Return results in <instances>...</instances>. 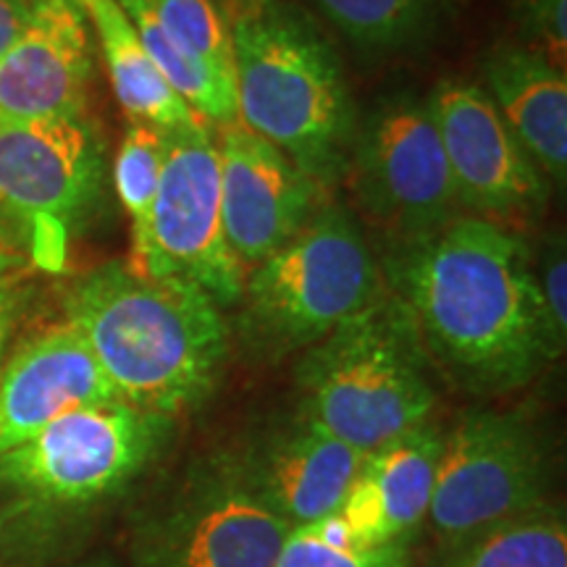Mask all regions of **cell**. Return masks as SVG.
I'll use <instances>...</instances> for the list:
<instances>
[{
  "mask_svg": "<svg viewBox=\"0 0 567 567\" xmlns=\"http://www.w3.org/2000/svg\"><path fill=\"white\" fill-rule=\"evenodd\" d=\"M528 255L520 234L465 213L389 255L392 292L431 365L467 392H515L549 363Z\"/></svg>",
  "mask_w": 567,
  "mask_h": 567,
  "instance_id": "1",
  "label": "cell"
},
{
  "mask_svg": "<svg viewBox=\"0 0 567 567\" xmlns=\"http://www.w3.org/2000/svg\"><path fill=\"white\" fill-rule=\"evenodd\" d=\"M63 321L80 331L118 400L174 421L216 392L229 358L224 310L200 287L147 279L122 260L71 284Z\"/></svg>",
  "mask_w": 567,
  "mask_h": 567,
  "instance_id": "2",
  "label": "cell"
},
{
  "mask_svg": "<svg viewBox=\"0 0 567 567\" xmlns=\"http://www.w3.org/2000/svg\"><path fill=\"white\" fill-rule=\"evenodd\" d=\"M224 17L237 122L323 189L342 182L360 118L316 19L287 0H229Z\"/></svg>",
  "mask_w": 567,
  "mask_h": 567,
  "instance_id": "3",
  "label": "cell"
},
{
  "mask_svg": "<svg viewBox=\"0 0 567 567\" xmlns=\"http://www.w3.org/2000/svg\"><path fill=\"white\" fill-rule=\"evenodd\" d=\"M431 368L413 316L386 289L305 350L297 363L300 413L368 455L431 421Z\"/></svg>",
  "mask_w": 567,
  "mask_h": 567,
  "instance_id": "4",
  "label": "cell"
},
{
  "mask_svg": "<svg viewBox=\"0 0 567 567\" xmlns=\"http://www.w3.org/2000/svg\"><path fill=\"white\" fill-rule=\"evenodd\" d=\"M384 292L354 210L323 203L300 234L245 274L239 339L260 358L308 350Z\"/></svg>",
  "mask_w": 567,
  "mask_h": 567,
  "instance_id": "5",
  "label": "cell"
},
{
  "mask_svg": "<svg viewBox=\"0 0 567 567\" xmlns=\"http://www.w3.org/2000/svg\"><path fill=\"white\" fill-rule=\"evenodd\" d=\"M174 429V417L122 400L76 408L0 455V492L38 513L95 507L137 481Z\"/></svg>",
  "mask_w": 567,
  "mask_h": 567,
  "instance_id": "6",
  "label": "cell"
},
{
  "mask_svg": "<svg viewBox=\"0 0 567 567\" xmlns=\"http://www.w3.org/2000/svg\"><path fill=\"white\" fill-rule=\"evenodd\" d=\"M103 184V142L90 122H0V250L63 271Z\"/></svg>",
  "mask_w": 567,
  "mask_h": 567,
  "instance_id": "7",
  "label": "cell"
},
{
  "mask_svg": "<svg viewBox=\"0 0 567 567\" xmlns=\"http://www.w3.org/2000/svg\"><path fill=\"white\" fill-rule=\"evenodd\" d=\"M549 452L515 410H467L444 434L429 526L439 557L473 536L547 505Z\"/></svg>",
  "mask_w": 567,
  "mask_h": 567,
  "instance_id": "8",
  "label": "cell"
},
{
  "mask_svg": "<svg viewBox=\"0 0 567 567\" xmlns=\"http://www.w3.org/2000/svg\"><path fill=\"white\" fill-rule=\"evenodd\" d=\"M344 179L392 250L463 216L429 101L392 97L360 122Z\"/></svg>",
  "mask_w": 567,
  "mask_h": 567,
  "instance_id": "9",
  "label": "cell"
},
{
  "mask_svg": "<svg viewBox=\"0 0 567 567\" xmlns=\"http://www.w3.org/2000/svg\"><path fill=\"white\" fill-rule=\"evenodd\" d=\"M289 530L237 460H208L137 523L132 567H274Z\"/></svg>",
  "mask_w": 567,
  "mask_h": 567,
  "instance_id": "10",
  "label": "cell"
},
{
  "mask_svg": "<svg viewBox=\"0 0 567 567\" xmlns=\"http://www.w3.org/2000/svg\"><path fill=\"white\" fill-rule=\"evenodd\" d=\"M147 279L193 281L218 308L243 300L245 268L229 250L221 216L216 132L208 122L166 132V161L153 205Z\"/></svg>",
  "mask_w": 567,
  "mask_h": 567,
  "instance_id": "11",
  "label": "cell"
},
{
  "mask_svg": "<svg viewBox=\"0 0 567 567\" xmlns=\"http://www.w3.org/2000/svg\"><path fill=\"white\" fill-rule=\"evenodd\" d=\"M425 101L465 216L513 231L542 216L549 179L502 122L481 84L444 80Z\"/></svg>",
  "mask_w": 567,
  "mask_h": 567,
  "instance_id": "12",
  "label": "cell"
},
{
  "mask_svg": "<svg viewBox=\"0 0 567 567\" xmlns=\"http://www.w3.org/2000/svg\"><path fill=\"white\" fill-rule=\"evenodd\" d=\"M216 130L226 243L247 274L305 229L326 189L239 122Z\"/></svg>",
  "mask_w": 567,
  "mask_h": 567,
  "instance_id": "13",
  "label": "cell"
},
{
  "mask_svg": "<svg viewBox=\"0 0 567 567\" xmlns=\"http://www.w3.org/2000/svg\"><path fill=\"white\" fill-rule=\"evenodd\" d=\"M444 431L425 421L368 452L334 515L316 526L329 542L352 549H381L413 542L429 517Z\"/></svg>",
  "mask_w": 567,
  "mask_h": 567,
  "instance_id": "14",
  "label": "cell"
},
{
  "mask_svg": "<svg viewBox=\"0 0 567 567\" xmlns=\"http://www.w3.org/2000/svg\"><path fill=\"white\" fill-rule=\"evenodd\" d=\"M95 74L90 27L71 0H34L17 45L0 59V122L84 118Z\"/></svg>",
  "mask_w": 567,
  "mask_h": 567,
  "instance_id": "15",
  "label": "cell"
},
{
  "mask_svg": "<svg viewBox=\"0 0 567 567\" xmlns=\"http://www.w3.org/2000/svg\"><path fill=\"white\" fill-rule=\"evenodd\" d=\"M118 400L95 354L66 321L24 337L0 368V455L76 408Z\"/></svg>",
  "mask_w": 567,
  "mask_h": 567,
  "instance_id": "16",
  "label": "cell"
},
{
  "mask_svg": "<svg viewBox=\"0 0 567 567\" xmlns=\"http://www.w3.org/2000/svg\"><path fill=\"white\" fill-rule=\"evenodd\" d=\"M363 457L297 413L268 429L243 457L234 460L252 492L289 523V528H300L337 513Z\"/></svg>",
  "mask_w": 567,
  "mask_h": 567,
  "instance_id": "17",
  "label": "cell"
},
{
  "mask_svg": "<svg viewBox=\"0 0 567 567\" xmlns=\"http://www.w3.org/2000/svg\"><path fill=\"white\" fill-rule=\"evenodd\" d=\"M481 90L549 184L567 182V76L542 53L507 40L481 61Z\"/></svg>",
  "mask_w": 567,
  "mask_h": 567,
  "instance_id": "18",
  "label": "cell"
},
{
  "mask_svg": "<svg viewBox=\"0 0 567 567\" xmlns=\"http://www.w3.org/2000/svg\"><path fill=\"white\" fill-rule=\"evenodd\" d=\"M95 32L103 63L109 69L113 95L130 122H145L163 132L184 130L200 116L168 87L161 71L147 59L118 0H71Z\"/></svg>",
  "mask_w": 567,
  "mask_h": 567,
  "instance_id": "19",
  "label": "cell"
},
{
  "mask_svg": "<svg viewBox=\"0 0 567 567\" xmlns=\"http://www.w3.org/2000/svg\"><path fill=\"white\" fill-rule=\"evenodd\" d=\"M439 567H567V520L547 505L473 536L442 555Z\"/></svg>",
  "mask_w": 567,
  "mask_h": 567,
  "instance_id": "20",
  "label": "cell"
},
{
  "mask_svg": "<svg viewBox=\"0 0 567 567\" xmlns=\"http://www.w3.org/2000/svg\"><path fill=\"white\" fill-rule=\"evenodd\" d=\"M352 45L396 53L429 40L450 11V0H308Z\"/></svg>",
  "mask_w": 567,
  "mask_h": 567,
  "instance_id": "21",
  "label": "cell"
},
{
  "mask_svg": "<svg viewBox=\"0 0 567 567\" xmlns=\"http://www.w3.org/2000/svg\"><path fill=\"white\" fill-rule=\"evenodd\" d=\"M166 161V132L145 122H130L113 163V184L132 226L130 266L140 276L151 260L153 205Z\"/></svg>",
  "mask_w": 567,
  "mask_h": 567,
  "instance_id": "22",
  "label": "cell"
},
{
  "mask_svg": "<svg viewBox=\"0 0 567 567\" xmlns=\"http://www.w3.org/2000/svg\"><path fill=\"white\" fill-rule=\"evenodd\" d=\"M142 3L155 13L163 30L179 45L231 74L229 24L216 0H142Z\"/></svg>",
  "mask_w": 567,
  "mask_h": 567,
  "instance_id": "23",
  "label": "cell"
},
{
  "mask_svg": "<svg viewBox=\"0 0 567 567\" xmlns=\"http://www.w3.org/2000/svg\"><path fill=\"white\" fill-rule=\"evenodd\" d=\"M530 287H534L542 337L549 363L567 344V247L563 231H549L528 255Z\"/></svg>",
  "mask_w": 567,
  "mask_h": 567,
  "instance_id": "24",
  "label": "cell"
},
{
  "mask_svg": "<svg viewBox=\"0 0 567 567\" xmlns=\"http://www.w3.org/2000/svg\"><path fill=\"white\" fill-rule=\"evenodd\" d=\"M274 567H413V542L352 549L329 542L318 526H300L289 530Z\"/></svg>",
  "mask_w": 567,
  "mask_h": 567,
  "instance_id": "25",
  "label": "cell"
},
{
  "mask_svg": "<svg viewBox=\"0 0 567 567\" xmlns=\"http://www.w3.org/2000/svg\"><path fill=\"white\" fill-rule=\"evenodd\" d=\"M515 42L542 53L555 66L567 61V0H515Z\"/></svg>",
  "mask_w": 567,
  "mask_h": 567,
  "instance_id": "26",
  "label": "cell"
},
{
  "mask_svg": "<svg viewBox=\"0 0 567 567\" xmlns=\"http://www.w3.org/2000/svg\"><path fill=\"white\" fill-rule=\"evenodd\" d=\"M27 268L30 266L17 255L0 250V368H3L6 354L11 352V339L17 334L32 297Z\"/></svg>",
  "mask_w": 567,
  "mask_h": 567,
  "instance_id": "27",
  "label": "cell"
},
{
  "mask_svg": "<svg viewBox=\"0 0 567 567\" xmlns=\"http://www.w3.org/2000/svg\"><path fill=\"white\" fill-rule=\"evenodd\" d=\"M34 0H0V59L17 45L32 19Z\"/></svg>",
  "mask_w": 567,
  "mask_h": 567,
  "instance_id": "28",
  "label": "cell"
},
{
  "mask_svg": "<svg viewBox=\"0 0 567 567\" xmlns=\"http://www.w3.org/2000/svg\"><path fill=\"white\" fill-rule=\"evenodd\" d=\"M0 530H3V517H0Z\"/></svg>",
  "mask_w": 567,
  "mask_h": 567,
  "instance_id": "29",
  "label": "cell"
},
{
  "mask_svg": "<svg viewBox=\"0 0 567 567\" xmlns=\"http://www.w3.org/2000/svg\"><path fill=\"white\" fill-rule=\"evenodd\" d=\"M87 567H103V565H87Z\"/></svg>",
  "mask_w": 567,
  "mask_h": 567,
  "instance_id": "30",
  "label": "cell"
}]
</instances>
